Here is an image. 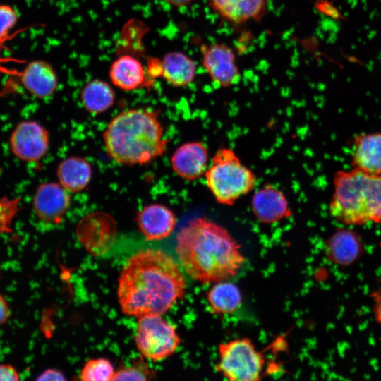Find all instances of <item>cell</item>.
<instances>
[{
    "instance_id": "cell-32",
    "label": "cell",
    "mask_w": 381,
    "mask_h": 381,
    "mask_svg": "<svg viewBox=\"0 0 381 381\" xmlns=\"http://www.w3.org/2000/svg\"><path fill=\"white\" fill-rule=\"evenodd\" d=\"M10 317V310L4 298L0 295V325L7 322Z\"/></svg>"
},
{
    "instance_id": "cell-29",
    "label": "cell",
    "mask_w": 381,
    "mask_h": 381,
    "mask_svg": "<svg viewBox=\"0 0 381 381\" xmlns=\"http://www.w3.org/2000/svg\"><path fill=\"white\" fill-rule=\"evenodd\" d=\"M4 48V45L0 44V75L1 74H13L18 75L19 71L16 69L8 68L6 65L9 62H25L22 60H18L13 58L4 57L1 55V51Z\"/></svg>"
},
{
    "instance_id": "cell-30",
    "label": "cell",
    "mask_w": 381,
    "mask_h": 381,
    "mask_svg": "<svg viewBox=\"0 0 381 381\" xmlns=\"http://www.w3.org/2000/svg\"><path fill=\"white\" fill-rule=\"evenodd\" d=\"M37 380L47 381V380H66V377L62 372L56 369H47L42 373L37 378Z\"/></svg>"
},
{
    "instance_id": "cell-6",
    "label": "cell",
    "mask_w": 381,
    "mask_h": 381,
    "mask_svg": "<svg viewBox=\"0 0 381 381\" xmlns=\"http://www.w3.org/2000/svg\"><path fill=\"white\" fill-rule=\"evenodd\" d=\"M219 360L215 370L231 381L260 380L265 363L248 338L222 343L218 347Z\"/></svg>"
},
{
    "instance_id": "cell-23",
    "label": "cell",
    "mask_w": 381,
    "mask_h": 381,
    "mask_svg": "<svg viewBox=\"0 0 381 381\" xmlns=\"http://www.w3.org/2000/svg\"><path fill=\"white\" fill-rule=\"evenodd\" d=\"M80 101L87 111L99 114L114 105L115 92L108 83L95 79L87 83L82 88Z\"/></svg>"
},
{
    "instance_id": "cell-33",
    "label": "cell",
    "mask_w": 381,
    "mask_h": 381,
    "mask_svg": "<svg viewBox=\"0 0 381 381\" xmlns=\"http://www.w3.org/2000/svg\"><path fill=\"white\" fill-rule=\"evenodd\" d=\"M168 4L176 7H183L189 5L193 0H165Z\"/></svg>"
},
{
    "instance_id": "cell-24",
    "label": "cell",
    "mask_w": 381,
    "mask_h": 381,
    "mask_svg": "<svg viewBox=\"0 0 381 381\" xmlns=\"http://www.w3.org/2000/svg\"><path fill=\"white\" fill-rule=\"evenodd\" d=\"M111 363L106 358L89 360L80 372L83 381H109L114 375Z\"/></svg>"
},
{
    "instance_id": "cell-11",
    "label": "cell",
    "mask_w": 381,
    "mask_h": 381,
    "mask_svg": "<svg viewBox=\"0 0 381 381\" xmlns=\"http://www.w3.org/2000/svg\"><path fill=\"white\" fill-rule=\"evenodd\" d=\"M69 193L59 183L40 184L32 200V207L37 217L44 222L60 224L71 205Z\"/></svg>"
},
{
    "instance_id": "cell-20",
    "label": "cell",
    "mask_w": 381,
    "mask_h": 381,
    "mask_svg": "<svg viewBox=\"0 0 381 381\" xmlns=\"http://www.w3.org/2000/svg\"><path fill=\"white\" fill-rule=\"evenodd\" d=\"M162 77L171 85L183 87L191 84L196 76L197 64L188 54L173 51L167 53L162 60Z\"/></svg>"
},
{
    "instance_id": "cell-5",
    "label": "cell",
    "mask_w": 381,
    "mask_h": 381,
    "mask_svg": "<svg viewBox=\"0 0 381 381\" xmlns=\"http://www.w3.org/2000/svg\"><path fill=\"white\" fill-rule=\"evenodd\" d=\"M206 184L220 204L231 205L254 187L255 177L230 148L218 150L208 165Z\"/></svg>"
},
{
    "instance_id": "cell-28",
    "label": "cell",
    "mask_w": 381,
    "mask_h": 381,
    "mask_svg": "<svg viewBox=\"0 0 381 381\" xmlns=\"http://www.w3.org/2000/svg\"><path fill=\"white\" fill-rule=\"evenodd\" d=\"M19 379V375L13 366L0 365V381H18Z\"/></svg>"
},
{
    "instance_id": "cell-25",
    "label": "cell",
    "mask_w": 381,
    "mask_h": 381,
    "mask_svg": "<svg viewBox=\"0 0 381 381\" xmlns=\"http://www.w3.org/2000/svg\"><path fill=\"white\" fill-rule=\"evenodd\" d=\"M155 377V371L150 368L143 358H140L134 361L131 365L115 372L111 380L146 381L152 380Z\"/></svg>"
},
{
    "instance_id": "cell-18",
    "label": "cell",
    "mask_w": 381,
    "mask_h": 381,
    "mask_svg": "<svg viewBox=\"0 0 381 381\" xmlns=\"http://www.w3.org/2000/svg\"><path fill=\"white\" fill-rule=\"evenodd\" d=\"M351 165L352 169L381 176V133H363L356 137Z\"/></svg>"
},
{
    "instance_id": "cell-2",
    "label": "cell",
    "mask_w": 381,
    "mask_h": 381,
    "mask_svg": "<svg viewBox=\"0 0 381 381\" xmlns=\"http://www.w3.org/2000/svg\"><path fill=\"white\" fill-rule=\"evenodd\" d=\"M175 251L185 272L202 284L227 280L245 262L241 246L230 233L205 217L193 219L180 229Z\"/></svg>"
},
{
    "instance_id": "cell-26",
    "label": "cell",
    "mask_w": 381,
    "mask_h": 381,
    "mask_svg": "<svg viewBox=\"0 0 381 381\" xmlns=\"http://www.w3.org/2000/svg\"><path fill=\"white\" fill-rule=\"evenodd\" d=\"M18 21L16 11L10 5L0 4V44L10 37V32Z\"/></svg>"
},
{
    "instance_id": "cell-31",
    "label": "cell",
    "mask_w": 381,
    "mask_h": 381,
    "mask_svg": "<svg viewBox=\"0 0 381 381\" xmlns=\"http://www.w3.org/2000/svg\"><path fill=\"white\" fill-rule=\"evenodd\" d=\"M371 298L373 300V307L375 318L381 325V288L375 291Z\"/></svg>"
},
{
    "instance_id": "cell-15",
    "label": "cell",
    "mask_w": 381,
    "mask_h": 381,
    "mask_svg": "<svg viewBox=\"0 0 381 381\" xmlns=\"http://www.w3.org/2000/svg\"><path fill=\"white\" fill-rule=\"evenodd\" d=\"M250 207L255 217L265 224L276 223L291 214L284 194L270 185L259 188L253 194Z\"/></svg>"
},
{
    "instance_id": "cell-16",
    "label": "cell",
    "mask_w": 381,
    "mask_h": 381,
    "mask_svg": "<svg viewBox=\"0 0 381 381\" xmlns=\"http://www.w3.org/2000/svg\"><path fill=\"white\" fill-rule=\"evenodd\" d=\"M109 75L114 86L126 91L149 87L152 83L143 64L128 54L120 56L111 64Z\"/></svg>"
},
{
    "instance_id": "cell-22",
    "label": "cell",
    "mask_w": 381,
    "mask_h": 381,
    "mask_svg": "<svg viewBox=\"0 0 381 381\" xmlns=\"http://www.w3.org/2000/svg\"><path fill=\"white\" fill-rule=\"evenodd\" d=\"M211 311L218 315L236 312L241 306L242 295L239 288L226 280L214 283L207 294Z\"/></svg>"
},
{
    "instance_id": "cell-4",
    "label": "cell",
    "mask_w": 381,
    "mask_h": 381,
    "mask_svg": "<svg viewBox=\"0 0 381 381\" xmlns=\"http://www.w3.org/2000/svg\"><path fill=\"white\" fill-rule=\"evenodd\" d=\"M329 205L331 215L348 225L381 224V176L358 169L337 171Z\"/></svg>"
},
{
    "instance_id": "cell-27",
    "label": "cell",
    "mask_w": 381,
    "mask_h": 381,
    "mask_svg": "<svg viewBox=\"0 0 381 381\" xmlns=\"http://www.w3.org/2000/svg\"><path fill=\"white\" fill-rule=\"evenodd\" d=\"M145 71L148 78L153 82V80L162 77V61L157 58H149L147 61Z\"/></svg>"
},
{
    "instance_id": "cell-9",
    "label": "cell",
    "mask_w": 381,
    "mask_h": 381,
    "mask_svg": "<svg viewBox=\"0 0 381 381\" xmlns=\"http://www.w3.org/2000/svg\"><path fill=\"white\" fill-rule=\"evenodd\" d=\"M9 145L18 159L26 162H37L49 150V133L37 121H23L12 131Z\"/></svg>"
},
{
    "instance_id": "cell-21",
    "label": "cell",
    "mask_w": 381,
    "mask_h": 381,
    "mask_svg": "<svg viewBox=\"0 0 381 381\" xmlns=\"http://www.w3.org/2000/svg\"><path fill=\"white\" fill-rule=\"evenodd\" d=\"M56 176L59 183L65 189L71 193H78L89 185L92 177V169L85 158L71 156L59 164Z\"/></svg>"
},
{
    "instance_id": "cell-3",
    "label": "cell",
    "mask_w": 381,
    "mask_h": 381,
    "mask_svg": "<svg viewBox=\"0 0 381 381\" xmlns=\"http://www.w3.org/2000/svg\"><path fill=\"white\" fill-rule=\"evenodd\" d=\"M103 140L109 157L123 165L149 164L162 156L167 145L157 114L145 108L116 114L107 126Z\"/></svg>"
},
{
    "instance_id": "cell-10",
    "label": "cell",
    "mask_w": 381,
    "mask_h": 381,
    "mask_svg": "<svg viewBox=\"0 0 381 381\" xmlns=\"http://www.w3.org/2000/svg\"><path fill=\"white\" fill-rule=\"evenodd\" d=\"M202 66L211 80L221 87H228L240 79V70L233 49L224 43L202 44Z\"/></svg>"
},
{
    "instance_id": "cell-12",
    "label": "cell",
    "mask_w": 381,
    "mask_h": 381,
    "mask_svg": "<svg viewBox=\"0 0 381 381\" xmlns=\"http://www.w3.org/2000/svg\"><path fill=\"white\" fill-rule=\"evenodd\" d=\"M209 160L208 150L199 141L182 144L174 152L171 165L179 177L191 181L205 174Z\"/></svg>"
},
{
    "instance_id": "cell-14",
    "label": "cell",
    "mask_w": 381,
    "mask_h": 381,
    "mask_svg": "<svg viewBox=\"0 0 381 381\" xmlns=\"http://www.w3.org/2000/svg\"><path fill=\"white\" fill-rule=\"evenodd\" d=\"M23 87L38 99L51 97L58 87V77L53 66L44 60H34L18 73Z\"/></svg>"
},
{
    "instance_id": "cell-1",
    "label": "cell",
    "mask_w": 381,
    "mask_h": 381,
    "mask_svg": "<svg viewBox=\"0 0 381 381\" xmlns=\"http://www.w3.org/2000/svg\"><path fill=\"white\" fill-rule=\"evenodd\" d=\"M186 291L179 265L167 253L145 249L131 256L121 269L117 288L122 313L140 318L162 315Z\"/></svg>"
},
{
    "instance_id": "cell-7",
    "label": "cell",
    "mask_w": 381,
    "mask_h": 381,
    "mask_svg": "<svg viewBox=\"0 0 381 381\" xmlns=\"http://www.w3.org/2000/svg\"><path fill=\"white\" fill-rule=\"evenodd\" d=\"M135 341L144 358L158 361L171 356L181 339L175 327L161 315H146L138 318Z\"/></svg>"
},
{
    "instance_id": "cell-13",
    "label": "cell",
    "mask_w": 381,
    "mask_h": 381,
    "mask_svg": "<svg viewBox=\"0 0 381 381\" xmlns=\"http://www.w3.org/2000/svg\"><path fill=\"white\" fill-rule=\"evenodd\" d=\"M135 220L147 241L166 238L171 234L176 226V217L172 210L158 203L144 206L138 212Z\"/></svg>"
},
{
    "instance_id": "cell-17",
    "label": "cell",
    "mask_w": 381,
    "mask_h": 381,
    "mask_svg": "<svg viewBox=\"0 0 381 381\" xmlns=\"http://www.w3.org/2000/svg\"><path fill=\"white\" fill-rule=\"evenodd\" d=\"M212 11L224 20L242 24L260 20L267 8L269 0H208Z\"/></svg>"
},
{
    "instance_id": "cell-8",
    "label": "cell",
    "mask_w": 381,
    "mask_h": 381,
    "mask_svg": "<svg viewBox=\"0 0 381 381\" xmlns=\"http://www.w3.org/2000/svg\"><path fill=\"white\" fill-rule=\"evenodd\" d=\"M76 235L87 252L95 256H100L106 253L114 243L116 223L108 213L92 212L79 222Z\"/></svg>"
},
{
    "instance_id": "cell-19",
    "label": "cell",
    "mask_w": 381,
    "mask_h": 381,
    "mask_svg": "<svg viewBox=\"0 0 381 381\" xmlns=\"http://www.w3.org/2000/svg\"><path fill=\"white\" fill-rule=\"evenodd\" d=\"M362 251L363 244L360 236L350 229H337L326 243L327 258L341 266H347L356 261Z\"/></svg>"
}]
</instances>
